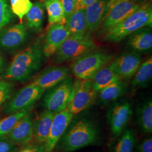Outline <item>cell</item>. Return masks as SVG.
I'll use <instances>...</instances> for the list:
<instances>
[{
    "label": "cell",
    "mask_w": 152,
    "mask_h": 152,
    "mask_svg": "<svg viewBox=\"0 0 152 152\" xmlns=\"http://www.w3.org/2000/svg\"><path fill=\"white\" fill-rule=\"evenodd\" d=\"M54 114L46 109L33 122L32 140L34 142L42 144L45 142L49 136Z\"/></svg>",
    "instance_id": "e0dca14e"
},
{
    "label": "cell",
    "mask_w": 152,
    "mask_h": 152,
    "mask_svg": "<svg viewBox=\"0 0 152 152\" xmlns=\"http://www.w3.org/2000/svg\"><path fill=\"white\" fill-rule=\"evenodd\" d=\"M33 121L31 115L29 113L19 120L7 137L14 144L26 145L32 141Z\"/></svg>",
    "instance_id": "2e32d148"
},
{
    "label": "cell",
    "mask_w": 152,
    "mask_h": 152,
    "mask_svg": "<svg viewBox=\"0 0 152 152\" xmlns=\"http://www.w3.org/2000/svg\"><path fill=\"white\" fill-rule=\"evenodd\" d=\"M60 1L63 9L64 11L65 19L68 17L76 10L77 0H59Z\"/></svg>",
    "instance_id": "1f68e13d"
},
{
    "label": "cell",
    "mask_w": 152,
    "mask_h": 152,
    "mask_svg": "<svg viewBox=\"0 0 152 152\" xmlns=\"http://www.w3.org/2000/svg\"><path fill=\"white\" fill-rule=\"evenodd\" d=\"M17 149L16 145L7 136H0V152H15Z\"/></svg>",
    "instance_id": "d6a6232c"
},
{
    "label": "cell",
    "mask_w": 152,
    "mask_h": 152,
    "mask_svg": "<svg viewBox=\"0 0 152 152\" xmlns=\"http://www.w3.org/2000/svg\"><path fill=\"white\" fill-rule=\"evenodd\" d=\"M129 36L127 45L130 49L139 52L152 49V33L150 27L142 28Z\"/></svg>",
    "instance_id": "d6986e66"
},
{
    "label": "cell",
    "mask_w": 152,
    "mask_h": 152,
    "mask_svg": "<svg viewBox=\"0 0 152 152\" xmlns=\"http://www.w3.org/2000/svg\"><path fill=\"white\" fill-rule=\"evenodd\" d=\"M65 26L71 34L85 35L87 31L85 9H77L66 19Z\"/></svg>",
    "instance_id": "44dd1931"
},
{
    "label": "cell",
    "mask_w": 152,
    "mask_h": 152,
    "mask_svg": "<svg viewBox=\"0 0 152 152\" xmlns=\"http://www.w3.org/2000/svg\"><path fill=\"white\" fill-rule=\"evenodd\" d=\"M98 92L90 80H79L75 82V90L66 108L73 115L80 114L95 103Z\"/></svg>",
    "instance_id": "ba28073f"
},
{
    "label": "cell",
    "mask_w": 152,
    "mask_h": 152,
    "mask_svg": "<svg viewBox=\"0 0 152 152\" xmlns=\"http://www.w3.org/2000/svg\"><path fill=\"white\" fill-rule=\"evenodd\" d=\"M50 90L45 96L44 107L56 113L66 108L71 102L75 90V82L71 78H66Z\"/></svg>",
    "instance_id": "5b68a950"
},
{
    "label": "cell",
    "mask_w": 152,
    "mask_h": 152,
    "mask_svg": "<svg viewBox=\"0 0 152 152\" xmlns=\"http://www.w3.org/2000/svg\"><path fill=\"white\" fill-rule=\"evenodd\" d=\"M42 48L34 44L16 54L2 77L14 81H24L38 71L43 59Z\"/></svg>",
    "instance_id": "6da1fadb"
},
{
    "label": "cell",
    "mask_w": 152,
    "mask_h": 152,
    "mask_svg": "<svg viewBox=\"0 0 152 152\" xmlns=\"http://www.w3.org/2000/svg\"><path fill=\"white\" fill-rule=\"evenodd\" d=\"M152 24V7L145 3L123 21L106 32L105 40L118 42L142 28L151 27Z\"/></svg>",
    "instance_id": "3957f363"
},
{
    "label": "cell",
    "mask_w": 152,
    "mask_h": 152,
    "mask_svg": "<svg viewBox=\"0 0 152 152\" xmlns=\"http://www.w3.org/2000/svg\"><path fill=\"white\" fill-rule=\"evenodd\" d=\"M13 13L8 0H0V31L12 19Z\"/></svg>",
    "instance_id": "f546056e"
},
{
    "label": "cell",
    "mask_w": 152,
    "mask_h": 152,
    "mask_svg": "<svg viewBox=\"0 0 152 152\" xmlns=\"http://www.w3.org/2000/svg\"><path fill=\"white\" fill-rule=\"evenodd\" d=\"M27 26L20 23L3 29L0 31V49L11 51L19 48L27 38Z\"/></svg>",
    "instance_id": "7c38bea8"
},
{
    "label": "cell",
    "mask_w": 152,
    "mask_h": 152,
    "mask_svg": "<svg viewBox=\"0 0 152 152\" xmlns=\"http://www.w3.org/2000/svg\"><path fill=\"white\" fill-rule=\"evenodd\" d=\"M15 152H45L44 144L42 143H28L24 145L23 147L19 149H16Z\"/></svg>",
    "instance_id": "836d02e7"
},
{
    "label": "cell",
    "mask_w": 152,
    "mask_h": 152,
    "mask_svg": "<svg viewBox=\"0 0 152 152\" xmlns=\"http://www.w3.org/2000/svg\"><path fill=\"white\" fill-rule=\"evenodd\" d=\"M141 64V58L139 54L125 53L118 56L110 64V66L122 79L134 76Z\"/></svg>",
    "instance_id": "4fadbf2b"
},
{
    "label": "cell",
    "mask_w": 152,
    "mask_h": 152,
    "mask_svg": "<svg viewBox=\"0 0 152 152\" xmlns=\"http://www.w3.org/2000/svg\"><path fill=\"white\" fill-rule=\"evenodd\" d=\"M96 1L98 0H77L76 10L79 9H86L87 6Z\"/></svg>",
    "instance_id": "d590c367"
},
{
    "label": "cell",
    "mask_w": 152,
    "mask_h": 152,
    "mask_svg": "<svg viewBox=\"0 0 152 152\" xmlns=\"http://www.w3.org/2000/svg\"><path fill=\"white\" fill-rule=\"evenodd\" d=\"M126 85L121 80L113 82L98 91V97L103 103L108 104L117 100L126 91Z\"/></svg>",
    "instance_id": "cb8c5ba5"
},
{
    "label": "cell",
    "mask_w": 152,
    "mask_h": 152,
    "mask_svg": "<svg viewBox=\"0 0 152 152\" xmlns=\"http://www.w3.org/2000/svg\"><path fill=\"white\" fill-rule=\"evenodd\" d=\"M74 116L67 109L55 113L49 136L44 143L45 152H51L54 149Z\"/></svg>",
    "instance_id": "8fae6325"
},
{
    "label": "cell",
    "mask_w": 152,
    "mask_h": 152,
    "mask_svg": "<svg viewBox=\"0 0 152 152\" xmlns=\"http://www.w3.org/2000/svg\"><path fill=\"white\" fill-rule=\"evenodd\" d=\"M117 1H118V0H109V1L108 3V5H107V11L108 10L109 8L112 5L114 2H115Z\"/></svg>",
    "instance_id": "8d00e7d4"
},
{
    "label": "cell",
    "mask_w": 152,
    "mask_h": 152,
    "mask_svg": "<svg viewBox=\"0 0 152 152\" xmlns=\"http://www.w3.org/2000/svg\"><path fill=\"white\" fill-rule=\"evenodd\" d=\"M137 123L145 134L152 132V102L149 99L139 107L137 110Z\"/></svg>",
    "instance_id": "603a6c76"
},
{
    "label": "cell",
    "mask_w": 152,
    "mask_h": 152,
    "mask_svg": "<svg viewBox=\"0 0 152 152\" xmlns=\"http://www.w3.org/2000/svg\"><path fill=\"white\" fill-rule=\"evenodd\" d=\"M95 48L94 42L87 35L71 34L55 53L54 60L56 63H60L67 60L77 59Z\"/></svg>",
    "instance_id": "277c9868"
},
{
    "label": "cell",
    "mask_w": 152,
    "mask_h": 152,
    "mask_svg": "<svg viewBox=\"0 0 152 152\" xmlns=\"http://www.w3.org/2000/svg\"><path fill=\"white\" fill-rule=\"evenodd\" d=\"M45 7L48 12L50 26L56 23L65 24L64 11L59 0H45Z\"/></svg>",
    "instance_id": "d4e9b609"
},
{
    "label": "cell",
    "mask_w": 152,
    "mask_h": 152,
    "mask_svg": "<svg viewBox=\"0 0 152 152\" xmlns=\"http://www.w3.org/2000/svg\"><path fill=\"white\" fill-rule=\"evenodd\" d=\"M113 152H133L136 144L135 132L132 129H126L120 135Z\"/></svg>",
    "instance_id": "4316f807"
},
{
    "label": "cell",
    "mask_w": 152,
    "mask_h": 152,
    "mask_svg": "<svg viewBox=\"0 0 152 152\" xmlns=\"http://www.w3.org/2000/svg\"><path fill=\"white\" fill-rule=\"evenodd\" d=\"M136 152H152V136H148L137 145Z\"/></svg>",
    "instance_id": "e575fe53"
},
{
    "label": "cell",
    "mask_w": 152,
    "mask_h": 152,
    "mask_svg": "<svg viewBox=\"0 0 152 152\" xmlns=\"http://www.w3.org/2000/svg\"><path fill=\"white\" fill-rule=\"evenodd\" d=\"M98 137V130L91 121L72 120L60 139V148L65 152H73L94 144Z\"/></svg>",
    "instance_id": "7a4b0ae2"
},
{
    "label": "cell",
    "mask_w": 152,
    "mask_h": 152,
    "mask_svg": "<svg viewBox=\"0 0 152 152\" xmlns=\"http://www.w3.org/2000/svg\"><path fill=\"white\" fill-rule=\"evenodd\" d=\"M134 0H118L109 8L102 24L103 31L107 32L130 16L140 6Z\"/></svg>",
    "instance_id": "30bf717a"
},
{
    "label": "cell",
    "mask_w": 152,
    "mask_h": 152,
    "mask_svg": "<svg viewBox=\"0 0 152 152\" xmlns=\"http://www.w3.org/2000/svg\"><path fill=\"white\" fill-rule=\"evenodd\" d=\"M111 58L110 55L100 51L88 53L77 59L71 70L74 76L80 80H90Z\"/></svg>",
    "instance_id": "8992f818"
},
{
    "label": "cell",
    "mask_w": 152,
    "mask_h": 152,
    "mask_svg": "<svg viewBox=\"0 0 152 152\" xmlns=\"http://www.w3.org/2000/svg\"><path fill=\"white\" fill-rule=\"evenodd\" d=\"M4 68V60L0 56V73L2 72Z\"/></svg>",
    "instance_id": "74e56055"
},
{
    "label": "cell",
    "mask_w": 152,
    "mask_h": 152,
    "mask_svg": "<svg viewBox=\"0 0 152 152\" xmlns=\"http://www.w3.org/2000/svg\"><path fill=\"white\" fill-rule=\"evenodd\" d=\"M14 85L10 82L0 81V105L11 96Z\"/></svg>",
    "instance_id": "4dcf8cb0"
},
{
    "label": "cell",
    "mask_w": 152,
    "mask_h": 152,
    "mask_svg": "<svg viewBox=\"0 0 152 152\" xmlns=\"http://www.w3.org/2000/svg\"><path fill=\"white\" fill-rule=\"evenodd\" d=\"M152 58L150 57L143 62L134 75L131 81L134 86H145L152 79Z\"/></svg>",
    "instance_id": "484cf974"
},
{
    "label": "cell",
    "mask_w": 152,
    "mask_h": 152,
    "mask_svg": "<svg viewBox=\"0 0 152 152\" xmlns=\"http://www.w3.org/2000/svg\"><path fill=\"white\" fill-rule=\"evenodd\" d=\"M31 108L25 109L10 114L0 121V136H7L16 123L29 112Z\"/></svg>",
    "instance_id": "83f0119b"
},
{
    "label": "cell",
    "mask_w": 152,
    "mask_h": 152,
    "mask_svg": "<svg viewBox=\"0 0 152 152\" xmlns=\"http://www.w3.org/2000/svg\"><path fill=\"white\" fill-rule=\"evenodd\" d=\"M132 115V107L127 101L117 102L109 108L107 112V120L114 136H120L126 129Z\"/></svg>",
    "instance_id": "9c48e42d"
},
{
    "label": "cell",
    "mask_w": 152,
    "mask_h": 152,
    "mask_svg": "<svg viewBox=\"0 0 152 152\" xmlns=\"http://www.w3.org/2000/svg\"><path fill=\"white\" fill-rule=\"evenodd\" d=\"M71 35L65 24L56 23L50 26L42 48L43 54L46 58L53 56L60 45Z\"/></svg>",
    "instance_id": "5bb4252c"
},
{
    "label": "cell",
    "mask_w": 152,
    "mask_h": 152,
    "mask_svg": "<svg viewBox=\"0 0 152 152\" xmlns=\"http://www.w3.org/2000/svg\"><path fill=\"white\" fill-rule=\"evenodd\" d=\"M108 0H98L85 9L87 30L92 32L96 29L107 12Z\"/></svg>",
    "instance_id": "ac0fdd59"
},
{
    "label": "cell",
    "mask_w": 152,
    "mask_h": 152,
    "mask_svg": "<svg viewBox=\"0 0 152 152\" xmlns=\"http://www.w3.org/2000/svg\"><path fill=\"white\" fill-rule=\"evenodd\" d=\"M122 79L110 65L103 66L90 79L94 88L98 92L109 85Z\"/></svg>",
    "instance_id": "ffe728a7"
},
{
    "label": "cell",
    "mask_w": 152,
    "mask_h": 152,
    "mask_svg": "<svg viewBox=\"0 0 152 152\" xmlns=\"http://www.w3.org/2000/svg\"><path fill=\"white\" fill-rule=\"evenodd\" d=\"M69 70L64 66L49 67L43 71L33 81V84L44 89H50L68 77Z\"/></svg>",
    "instance_id": "9a60e30c"
},
{
    "label": "cell",
    "mask_w": 152,
    "mask_h": 152,
    "mask_svg": "<svg viewBox=\"0 0 152 152\" xmlns=\"http://www.w3.org/2000/svg\"><path fill=\"white\" fill-rule=\"evenodd\" d=\"M25 16L28 27L36 32L41 31L45 16L44 4L39 1L35 2Z\"/></svg>",
    "instance_id": "7402d4cb"
},
{
    "label": "cell",
    "mask_w": 152,
    "mask_h": 152,
    "mask_svg": "<svg viewBox=\"0 0 152 152\" xmlns=\"http://www.w3.org/2000/svg\"><path fill=\"white\" fill-rule=\"evenodd\" d=\"M30 0H10V5L12 13L22 21L32 6Z\"/></svg>",
    "instance_id": "f1b7e54d"
},
{
    "label": "cell",
    "mask_w": 152,
    "mask_h": 152,
    "mask_svg": "<svg viewBox=\"0 0 152 152\" xmlns=\"http://www.w3.org/2000/svg\"><path fill=\"white\" fill-rule=\"evenodd\" d=\"M44 92V89L31 83L11 95L4 103L2 111L5 114H10L23 109L31 108Z\"/></svg>",
    "instance_id": "52a82bcc"
}]
</instances>
